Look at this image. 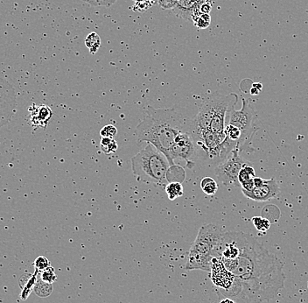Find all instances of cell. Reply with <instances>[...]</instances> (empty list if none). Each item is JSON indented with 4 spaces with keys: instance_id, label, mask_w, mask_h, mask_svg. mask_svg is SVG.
Here are the masks:
<instances>
[{
    "instance_id": "obj_16",
    "label": "cell",
    "mask_w": 308,
    "mask_h": 303,
    "mask_svg": "<svg viewBox=\"0 0 308 303\" xmlns=\"http://www.w3.org/2000/svg\"><path fill=\"white\" fill-rule=\"evenodd\" d=\"M166 194L170 201H174L177 198L181 197L184 194L182 183L180 182H169L165 187Z\"/></svg>"
},
{
    "instance_id": "obj_25",
    "label": "cell",
    "mask_w": 308,
    "mask_h": 303,
    "mask_svg": "<svg viewBox=\"0 0 308 303\" xmlns=\"http://www.w3.org/2000/svg\"><path fill=\"white\" fill-rule=\"evenodd\" d=\"M117 134V129L112 125H107L101 129L100 135L102 138H114Z\"/></svg>"
},
{
    "instance_id": "obj_24",
    "label": "cell",
    "mask_w": 308,
    "mask_h": 303,
    "mask_svg": "<svg viewBox=\"0 0 308 303\" xmlns=\"http://www.w3.org/2000/svg\"><path fill=\"white\" fill-rule=\"evenodd\" d=\"M33 266L35 267V271L41 273L50 267V262L45 256H39L33 262Z\"/></svg>"
},
{
    "instance_id": "obj_2",
    "label": "cell",
    "mask_w": 308,
    "mask_h": 303,
    "mask_svg": "<svg viewBox=\"0 0 308 303\" xmlns=\"http://www.w3.org/2000/svg\"><path fill=\"white\" fill-rule=\"evenodd\" d=\"M190 124L191 119L173 108L155 109L146 106L143 119L137 126V139L139 143L154 145L169 162L170 149L174 139L180 132L189 131Z\"/></svg>"
},
{
    "instance_id": "obj_21",
    "label": "cell",
    "mask_w": 308,
    "mask_h": 303,
    "mask_svg": "<svg viewBox=\"0 0 308 303\" xmlns=\"http://www.w3.org/2000/svg\"><path fill=\"white\" fill-rule=\"evenodd\" d=\"M252 223L258 231H262V232H266L271 227L270 221L266 218H261V217H255L252 218Z\"/></svg>"
},
{
    "instance_id": "obj_7",
    "label": "cell",
    "mask_w": 308,
    "mask_h": 303,
    "mask_svg": "<svg viewBox=\"0 0 308 303\" xmlns=\"http://www.w3.org/2000/svg\"><path fill=\"white\" fill-rule=\"evenodd\" d=\"M196 154L197 151L196 140L190 132V129L189 131L180 132L179 135L176 137L172 147L170 149V166L174 165L175 159H179L186 161L188 168H193L195 166L194 160L197 159Z\"/></svg>"
},
{
    "instance_id": "obj_13",
    "label": "cell",
    "mask_w": 308,
    "mask_h": 303,
    "mask_svg": "<svg viewBox=\"0 0 308 303\" xmlns=\"http://www.w3.org/2000/svg\"><path fill=\"white\" fill-rule=\"evenodd\" d=\"M206 0H177L175 13L185 20H190L197 16L199 7Z\"/></svg>"
},
{
    "instance_id": "obj_5",
    "label": "cell",
    "mask_w": 308,
    "mask_h": 303,
    "mask_svg": "<svg viewBox=\"0 0 308 303\" xmlns=\"http://www.w3.org/2000/svg\"><path fill=\"white\" fill-rule=\"evenodd\" d=\"M250 99L242 98L241 110H235V106H232L229 112V125H235L241 131L242 138L239 145V151H253L251 146L252 138L259 129L257 122L258 118L255 111L251 106Z\"/></svg>"
},
{
    "instance_id": "obj_19",
    "label": "cell",
    "mask_w": 308,
    "mask_h": 303,
    "mask_svg": "<svg viewBox=\"0 0 308 303\" xmlns=\"http://www.w3.org/2000/svg\"><path fill=\"white\" fill-rule=\"evenodd\" d=\"M201 188L208 195H214L218 190V184L211 177H204L201 181Z\"/></svg>"
},
{
    "instance_id": "obj_8",
    "label": "cell",
    "mask_w": 308,
    "mask_h": 303,
    "mask_svg": "<svg viewBox=\"0 0 308 303\" xmlns=\"http://www.w3.org/2000/svg\"><path fill=\"white\" fill-rule=\"evenodd\" d=\"M17 96L14 86L0 77V128L11 122L16 113Z\"/></svg>"
},
{
    "instance_id": "obj_28",
    "label": "cell",
    "mask_w": 308,
    "mask_h": 303,
    "mask_svg": "<svg viewBox=\"0 0 308 303\" xmlns=\"http://www.w3.org/2000/svg\"><path fill=\"white\" fill-rule=\"evenodd\" d=\"M200 14H209L210 11L212 9V7L210 4L202 3L199 7Z\"/></svg>"
},
{
    "instance_id": "obj_6",
    "label": "cell",
    "mask_w": 308,
    "mask_h": 303,
    "mask_svg": "<svg viewBox=\"0 0 308 303\" xmlns=\"http://www.w3.org/2000/svg\"><path fill=\"white\" fill-rule=\"evenodd\" d=\"M246 161L240 156L238 148L230 153L227 158L215 168V174L225 187H235L239 184L238 175Z\"/></svg>"
},
{
    "instance_id": "obj_31",
    "label": "cell",
    "mask_w": 308,
    "mask_h": 303,
    "mask_svg": "<svg viewBox=\"0 0 308 303\" xmlns=\"http://www.w3.org/2000/svg\"><path fill=\"white\" fill-rule=\"evenodd\" d=\"M252 87H254V88H256V89H259L260 92H261V90H262V89H263L262 83H253V85H252Z\"/></svg>"
},
{
    "instance_id": "obj_3",
    "label": "cell",
    "mask_w": 308,
    "mask_h": 303,
    "mask_svg": "<svg viewBox=\"0 0 308 303\" xmlns=\"http://www.w3.org/2000/svg\"><path fill=\"white\" fill-rule=\"evenodd\" d=\"M132 170L137 181L159 187L168 183L166 175L170 166L168 160L161 152L151 144L134 155L132 160Z\"/></svg>"
},
{
    "instance_id": "obj_4",
    "label": "cell",
    "mask_w": 308,
    "mask_h": 303,
    "mask_svg": "<svg viewBox=\"0 0 308 303\" xmlns=\"http://www.w3.org/2000/svg\"><path fill=\"white\" fill-rule=\"evenodd\" d=\"M223 233L222 228L216 224H205L200 228L196 240L189 250L186 261V270L210 272L213 251Z\"/></svg>"
},
{
    "instance_id": "obj_30",
    "label": "cell",
    "mask_w": 308,
    "mask_h": 303,
    "mask_svg": "<svg viewBox=\"0 0 308 303\" xmlns=\"http://www.w3.org/2000/svg\"><path fill=\"white\" fill-rule=\"evenodd\" d=\"M219 303H236L235 300H232L230 298H223Z\"/></svg>"
},
{
    "instance_id": "obj_32",
    "label": "cell",
    "mask_w": 308,
    "mask_h": 303,
    "mask_svg": "<svg viewBox=\"0 0 308 303\" xmlns=\"http://www.w3.org/2000/svg\"><path fill=\"white\" fill-rule=\"evenodd\" d=\"M260 91H259V89H256L254 87H252V89H251V94L253 95V96H255V95H259Z\"/></svg>"
},
{
    "instance_id": "obj_1",
    "label": "cell",
    "mask_w": 308,
    "mask_h": 303,
    "mask_svg": "<svg viewBox=\"0 0 308 303\" xmlns=\"http://www.w3.org/2000/svg\"><path fill=\"white\" fill-rule=\"evenodd\" d=\"M221 260L235 278L221 297L236 303H262L274 299L285 286L284 264L251 235L246 234L237 259Z\"/></svg>"
},
{
    "instance_id": "obj_26",
    "label": "cell",
    "mask_w": 308,
    "mask_h": 303,
    "mask_svg": "<svg viewBox=\"0 0 308 303\" xmlns=\"http://www.w3.org/2000/svg\"><path fill=\"white\" fill-rule=\"evenodd\" d=\"M83 1L92 7H109L112 4L115 3L116 0H83Z\"/></svg>"
},
{
    "instance_id": "obj_17",
    "label": "cell",
    "mask_w": 308,
    "mask_h": 303,
    "mask_svg": "<svg viewBox=\"0 0 308 303\" xmlns=\"http://www.w3.org/2000/svg\"><path fill=\"white\" fill-rule=\"evenodd\" d=\"M100 148L104 155H112L117 151V142L112 138H101Z\"/></svg>"
},
{
    "instance_id": "obj_10",
    "label": "cell",
    "mask_w": 308,
    "mask_h": 303,
    "mask_svg": "<svg viewBox=\"0 0 308 303\" xmlns=\"http://www.w3.org/2000/svg\"><path fill=\"white\" fill-rule=\"evenodd\" d=\"M210 278L213 284L218 288L219 295L221 296L222 293H226L230 289L234 283L233 274L227 270L222 260L218 258H213L210 267Z\"/></svg>"
},
{
    "instance_id": "obj_12",
    "label": "cell",
    "mask_w": 308,
    "mask_h": 303,
    "mask_svg": "<svg viewBox=\"0 0 308 303\" xmlns=\"http://www.w3.org/2000/svg\"><path fill=\"white\" fill-rule=\"evenodd\" d=\"M28 111L30 113L31 125L35 128H46L53 117V111L45 105L36 106L35 104H33Z\"/></svg>"
},
{
    "instance_id": "obj_15",
    "label": "cell",
    "mask_w": 308,
    "mask_h": 303,
    "mask_svg": "<svg viewBox=\"0 0 308 303\" xmlns=\"http://www.w3.org/2000/svg\"><path fill=\"white\" fill-rule=\"evenodd\" d=\"M186 179V172L184 168L178 165L170 167L166 175L167 182H180L182 183Z\"/></svg>"
},
{
    "instance_id": "obj_22",
    "label": "cell",
    "mask_w": 308,
    "mask_h": 303,
    "mask_svg": "<svg viewBox=\"0 0 308 303\" xmlns=\"http://www.w3.org/2000/svg\"><path fill=\"white\" fill-rule=\"evenodd\" d=\"M40 280H43L46 283L53 284L57 280V275L53 267L50 266L46 269L42 271L40 274Z\"/></svg>"
},
{
    "instance_id": "obj_11",
    "label": "cell",
    "mask_w": 308,
    "mask_h": 303,
    "mask_svg": "<svg viewBox=\"0 0 308 303\" xmlns=\"http://www.w3.org/2000/svg\"><path fill=\"white\" fill-rule=\"evenodd\" d=\"M242 192L244 196L251 200L265 201L278 196V194H280V188L278 187L275 179L272 178L271 180H265V182L261 187L255 188L252 191L242 190Z\"/></svg>"
},
{
    "instance_id": "obj_20",
    "label": "cell",
    "mask_w": 308,
    "mask_h": 303,
    "mask_svg": "<svg viewBox=\"0 0 308 303\" xmlns=\"http://www.w3.org/2000/svg\"><path fill=\"white\" fill-rule=\"evenodd\" d=\"M85 45L88 47V49L90 50V54L92 55L96 54L101 46V39H100L99 35L95 32L88 34L86 40H85Z\"/></svg>"
},
{
    "instance_id": "obj_23",
    "label": "cell",
    "mask_w": 308,
    "mask_h": 303,
    "mask_svg": "<svg viewBox=\"0 0 308 303\" xmlns=\"http://www.w3.org/2000/svg\"><path fill=\"white\" fill-rule=\"evenodd\" d=\"M193 21L196 23V27H199L201 29H205L209 27L211 22V18L209 16V14H199L194 18Z\"/></svg>"
},
{
    "instance_id": "obj_14",
    "label": "cell",
    "mask_w": 308,
    "mask_h": 303,
    "mask_svg": "<svg viewBox=\"0 0 308 303\" xmlns=\"http://www.w3.org/2000/svg\"><path fill=\"white\" fill-rule=\"evenodd\" d=\"M256 177V172L254 168L252 167V164L250 162H246L245 164L242 166L241 171L238 175V182L239 184H246L248 182L253 181V179Z\"/></svg>"
},
{
    "instance_id": "obj_33",
    "label": "cell",
    "mask_w": 308,
    "mask_h": 303,
    "mask_svg": "<svg viewBox=\"0 0 308 303\" xmlns=\"http://www.w3.org/2000/svg\"><path fill=\"white\" fill-rule=\"evenodd\" d=\"M307 13H308V10H307Z\"/></svg>"
},
{
    "instance_id": "obj_29",
    "label": "cell",
    "mask_w": 308,
    "mask_h": 303,
    "mask_svg": "<svg viewBox=\"0 0 308 303\" xmlns=\"http://www.w3.org/2000/svg\"><path fill=\"white\" fill-rule=\"evenodd\" d=\"M253 182H254L255 188H259V187H261V186L264 184L265 180L260 178V177H255V178L253 179Z\"/></svg>"
},
{
    "instance_id": "obj_9",
    "label": "cell",
    "mask_w": 308,
    "mask_h": 303,
    "mask_svg": "<svg viewBox=\"0 0 308 303\" xmlns=\"http://www.w3.org/2000/svg\"><path fill=\"white\" fill-rule=\"evenodd\" d=\"M220 95V93H214L203 101L196 118L191 119V129L197 131L209 129L213 116L218 104Z\"/></svg>"
},
{
    "instance_id": "obj_27",
    "label": "cell",
    "mask_w": 308,
    "mask_h": 303,
    "mask_svg": "<svg viewBox=\"0 0 308 303\" xmlns=\"http://www.w3.org/2000/svg\"><path fill=\"white\" fill-rule=\"evenodd\" d=\"M158 3L164 9H172L177 6V0H158Z\"/></svg>"
},
{
    "instance_id": "obj_18",
    "label": "cell",
    "mask_w": 308,
    "mask_h": 303,
    "mask_svg": "<svg viewBox=\"0 0 308 303\" xmlns=\"http://www.w3.org/2000/svg\"><path fill=\"white\" fill-rule=\"evenodd\" d=\"M33 289L38 296L45 298V297L49 296L53 292V285L46 283L43 280H40L35 283Z\"/></svg>"
}]
</instances>
